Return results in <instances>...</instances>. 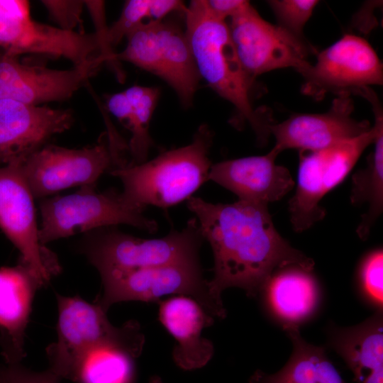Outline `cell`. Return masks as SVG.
<instances>
[{
    "label": "cell",
    "mask_w": 383,
    "mask_h": 383,
    "mask_svg": "<svg viewBox=\"0 0 383 383\" xmlns=\"http://www.w3.org/2000/svg\"><path fill=\"white\" fill-rule=\"evenodd\" d=\"M187 202L213 251V276L209 285L217 298L221 299L222 292L229 287L255 296L270 277L284 267L312 272L313 260L279 233L267 206L240 200L213 204L194 196Z\"/></svg>",
    "instance_id": "6da1fadb"
},
{
    "label": "cell",
    "mask_w": 383,
    "mask_h": 383,
    "mask_svg": "<svg viewBox=\"0 0 383 383\" xmlns=\"http://www.w3.org/2000/svg\"><path fill=\"white\" fill-rule=\"evenodd\" d=\"M185 34L199 74L237 112V128L248 123L262 145L270 137L273 123L264 111L254 108V79L244 70L233 43L227 21L215 17L206 0H194L184 11Z\"/></svg>",
    "instance_id": "7a4b0ae2"
},
{
    "label": "cell",
    "mask_w": 383,
    "mask_h": 383,
    "mask_svg": "<svg viewBox=\"0 0 383 383\" xmlns=\"http://www.w3.org/2000/svg\"><path fill=\"white\" fill-rule=\"evenodd\" d=\"M213 138L209 126L202 124L189 144L111 171L123 184V199L143 211L148 206L165 209L190 198L209 180Z\"/></svg>",
    "instance_id": "3957f363"
},
{
    "label": "cell",
    "mask_w": 383,
    "mask_h": 383,
    "mask_svg": "<svg viewBox=\"0 0 383 383\" xmlns=\"http://www.w3.org/2000/svg\"><path fill=\"white\" fill-rule=\"evenodd\" d=\"M58 321L57 340L46 348L50 370L60 379H70L81 356L90 348L102 343H113L140 355L145 336L139 323L129 321L120 327L113 326L106 311L97 304H90L78 296L57 294Z\"/></svg>",
    "instance_id": "277c9868"
},
{
    "label": "cell",
    "mask_w": 383,
    "mask_h": 383,
    "mask_svg": "<svg viewBox=\"0 0 383 383\" xmlns=\"http://www.w3.org/2000/svg\"><path fill=\"white\" fill-rule=\"evenodd\" d=\"M103 293L96 301L106 312L125 301H160L166 295L186 296L196 300L213 318H223L222 299L212 293L199 260L133 270L99 272Z\"/></svg>",
    "instance_id": "5b68a950"
},
{
    "label": "cell",
    "mask_w": 383,
    "mask_h": 383,
    "mask_svg": "<svg viewBox=\"0 0 383 383\" xmlns=\"http://www.w3.org/2000/svg\"><path fill=\"white\" fill-rule=\"evenodd\" d=\"M92 233L83 252L99 272L133 270L199 260L204 240L196 218L182 230L155 239H143L111 227Z\"/></svg>",
    "instance_id": "8992f818"
},
{
    "label": "cell",
    "mask_w": 383,
    "mask_h": 383,
    "mask_svg": "<svg viewBox=\"0 0 383 383\" xmlns=\"http://www.w3.org/2000/svg\"><path fill=\"white\" fill-rule=\"evenodd\" d=\"M43 245L78 232L126 224L155 233L157 223L128 204L121 194L111 189L97 192L83 187L74 194L46 199L40 204Z\"/></svg>",
    "instance_id": "52a82bcc"
},
{
    "label": "cell",
    "mask_w": 383,
    "mask_h": 383,
    "mask_svg": "<svg viewBox=\"0 0 383 383\" xmlns=\"http://www.w3.org/2000/svg\"><path fill=\"white\" fill-rule=\"evenodd\" d=\"M118 61L129 62L163 79L185 107L192 105L200 77L185 32L167 21H148L126 37Z\"/></svg>",
    "instance_id": "ba28073f"
},
{
    "label": "cell",
    "mask_w": 383,
    "mask_h": 383,
    "mask_svg": "<svg viewBox=\"0 0 383 383\" xmlns=\"http://www.w3.org/2000/svg\"><path fill=\"white\" fill-rule=\"evenodd\" d=\"M125 154L106 132L91 147L44 145L26 159L21 169L33 197H44L74 186L94 187L106 171L128 164Z\"/></svg>",
    "instance_id": "9c48e42d"
},
{
    "label": "cell",
    "mask_w": 383,
    "mask_h": 383,
    "mask_svg": "<svg viewBox=\"0 0 383 383\" xmlns=\"http://www.w3.org/2000/svg\"><path fill=\"white\" fill-rule=\"evenodd\" d=\"M375 135L373 126L353 139L321 150H299L296 192L289 201L294 231H304L324 218L326 211L320 201L349 174Z\"/></svg>",
    "instance_id": "30bf717a"
},
{
    "label": "cell",
    "mask_w": 383,
    "mask_h": 383,
    "mask_svg": "<svg viewBox=\"0 0 383 383\" xmlns=\"http://www.w3.org/2000/svg\"><path fill=\"white\" fill-rule=\"evenodd\" d=\"M21 165L14 162L0 166V228L18 250L20 265L41 288L60 272V266L40 240L33 196Z\"/></svg>",
    "instance_id": "8fae6325"
},
{
    "label": "cell",
    "mask_w": 383,
    "mask_h": 383,
    "mask_svg": "<svg viewBox=\"0 0 383 383\" xmlns=\"http://www.w3.org/2000/svg\"><path fill=\"white\" fill-rule=\"evenodd\" d=\"M227 23L240 61L252 79L287 67L301 74L309 65V48L303 38L264 19L249 1Z\"/></svg>",
    "instance_id": "7c38bea8"
},
{
    "label": "cell",
    "mask_w": 383,
    "mask_h": 383,
    "mask_svg": "<svg viewBox=\"0 0 383 383\" xmlns=\"http://www.w3.org/2000/svg\"><path fill=\"white\" fill-rule=\"evenodd\" d=\"M303 91L318 99L326 93L356 94L383 82V67L371 45L364 38L345 34L320 52L314 64L301 74Z\"/></svg>",
    "instance_id": "4fadbf2b"
},
{
    "label": "cell",
    "mask_w": 383,
    "mask_h": 383,
    "mask_svg": "<svg viewBox=\"0 0 383 383\" xmlns=\"http://www.w3.org/2000/svg\"><path fill=\"white\" fill-rule=\"evenodd\" d=\"M106 63L101 54L70 70L21 63L17 57L0 55V99L38 105L70 98Z\"/></svg>",
    "instance_id": "5bb4252c"
},
{
    "label": "cell",
    "mask_w": 383,
    "mask_h": 383,
    "mask_svg": "<svg viewBox=\"0 0 383 383\" xmlns=\"http://www.w3.org/2000/svg\"><path fill=\"white\" fill-rule=\"evenodd\" d=\"M353 111L351 94L341 93L326 112L294 114L281 123H273L270 127L275 138L272 149L278 153L291 148L317 150L368 132L372 128L370 122L354 118Z\"/></svg>",
    "instance_id": "9a60e30c"
},
{
    "label": "cell",
    "mask_w": 383,
    "mask_h": 383,
    "mask_svg": "<svg viewBox=\"0 0 383 383\" xmlns=\"http://www.w3.org/2000/svg\"><path fill=\"white\" fill-rule=\"evenodd\" d=\"M70 109L0 99V165L23 162L52 135L70 128Z\"/></svg>",
    "instance_id": "2e32d148"
},
{
    "label": "cell",
    "mask_w": 383,
    "mask_h": 383,
    "mask_svg": "<svg viewBox=\"0 0 383 383\" xmlns=\"http://www.w3.org/2000/svg\"><path fill=\"white\" fill-rule=\"evenodd\" d=\"M278 153L225 160L211 165V180L238 196V200L267 206L289 193L294 181L289 170L277 165Z\"/></svg>",
    "instance_id": "e0dca14e"
},
{
    "label": "cell",
    "mask_w": 383,
    "mask_h": 383,
    "mask_svg": "<svg viewBox=\"0 0 383 383\" xmlns=\"http://www.w3.org/2000/svg\"><path fill=\"white\" fill-rule=\"evenodd\" d=\"M158 318L177 340L172 357L179 367L192 370L209 362L214 347L201 334L205 328L213 323V318L196 300L186 296H173L160 301Z\"/></svg>",
    "instance_id": "ac0fdd59"
},
{
    "label": "cell",
    "mask_w": 383,
    "mask_h": 383,
    "mask_svg": "<svg viewBox=\"0 0 383 383\" xmlns=\"http://www.w3.org/2000/svg\"><path fill=\"white\" fill-rule=\"evenodd\" d=\"M38 289L21 265L0 268V346L6 364L25 357V333Z\"/></svg>",
    "instance_id": "d6986e66"
},
{
    "label": "cell",
    "mask_w": 383,
    "mask_h": 383,
    "mask_svg": "<svg viewBox=\"0 0 383 383\" xmlns=\"http://www.w3.org/2000/svg\"><path fill=\"white\" fill-rule=\"evenodd\" d=\"M260 292L272 313L283 328L298 326L316 311L319 301V287L311 272L297 266L276 270Z\"/></svg>",
    "instance_id": "ffe728a7"
},
{
    "label": "cell",
    "mask_w": 383,
    "mask_h": 383,
    "mask_svg": "<svg viewBox=\"0 0 383 383\" xmlns=\"http://www.w3.org/2000/svg\"><path fill=\"white\" fill-rule=\"evenodd\" d=\"M379 311L365 322L346 328L334 329L331 346L362 383L370 374L383 372V323Z\"/></svg>",
    "instance_id": "44dd1931"
},
{
    "label": "cell",
    "mask_w": 383,
    "mask_h": 383,
    "mask_svg": "<svg viewBox=\"0 0 383 383\" xmlns=\"http://www.w3.org/2000/svg\"><path fill=\"white\" fill-rule=\"evenodd\" d=\"M284 329L293 343L289 361L272 374L257 370L250 377L249 383H345L323 347L304 340L298 326Z\"/></svg>",
    "instance_id": "7402d4cb"
},
{
    "label": "cell",
    "mask_w": 383,
    "mask_h": 383,
    "mask_svg": "<svg viewBox=\"0 0 383 383\" xmlns=\"http://www.w3.org/2000/svg\"><path fill=\"white\" fill-rule=\"evenodd\" d=\"M374 114L376 135L372 152L365 168L355 172L352 177L350 201L353 205L367 204L362 216L357 233L362 240L368 238L372 227L383 210V116L379 103L372 105Z\"/></svg>",
    "instance_id": "603a6c76"
},
{
    "label": "cell",
    "mask_w": 383,
    "mask_h": 383,
    "mask_svg": "<svg viewBox=\"0 0 383 383\" xmlns=\"http://www.w3.org/2000/svg\"><path fill=\"white\" fill-rule=\"evenodd\" d=\"M136 357L113 343L97 345L75 364L70 380L75 383H134Z\"/></svg>",
    "instance_id": "cb8c5ba5"
},
{
    "label": "cell",
    "mask_w": 383,
    "mask_h": 383,
    "mask_svg": "<svg viewBox=\"0 0 383 383\" xmlns=\"http://www.w3.org/2000/svg\"><path fill=\"white\" fill-rule=\"evenodd\" d=\"M124 92L132 106L126 126L131 133L128 144V152L131 158L128 165H138L146 161L153 145L149 127L160 92L157 87L139 85L128 87Z\"/></svg>",
    "instance_id": "d4e9b609"
},
{
    "label": "cell",
    "mask_w": 383,
    "mask_h": 383,
    "mask_svg": "<svg viewBox=\"0 0 383 383\" xmlns=\"http://www.w3.org/2000/svg\"><path fill=\"white\" fill-rule=\"evenodd\" d=\"M318 2L317 0L267 1L277 25L299 38H303V29Z\"/></svg>",
    "instance_id": "484cf974"
},
{
    "label": "cell",
    "mask_w": 383,
    "mask_h": 383,
    "mask_svg": "<svg viewBox=\"0 0 383 383\" xmlns=\"http://www.w3.org/2000/svg\"><path fill=\"white\" fill-rule=\"evenodd\" d=\"M152 6V0L126 1L118 20L108 28L109 45L113 49L130 32L145 23V20L154 21Z\"/></svg>",
    "instance_id": "4316f807"
},
{
    "label": "cell",
    "mask_w": 383,
    "mask_h": 383,
    "mask_svg": "<svg viewBox=\"0 0 383 383\" xmlns=\"http://www.w3.org/2000/svg\"><path fill=\"white\" fill-rule=\"evenodd\" d=\"M383 252L379 248L370 252L359 268V280L363 292L379 308L383 303Z\"/></svg>",
    "instance_id": "83f0119b"
},
{
    "label": "cell",
    "mask_w": 383,
    "mask_h": 383,
    "mask_svg": "<svg viewBox=\"0 0 383 383\" xmlns=\"http://www.w3.org/2000/svg\"><path fill=\"white\" fill-rule=\"evenodd\" d=\"M43 5L50 16L59 25V28L74 31L82 24V14L84 1L79 0H43Z\"/></svg>",
    "instance_id": "f1b7e54d"
},
{
    "label": "cell",
    "mask_w": 383,
    "mask_h": 383,
    "mask_svg": "<svg viewBox=\"0 0 383 383\" xmlns=\"http://www.w3.org/2000/svg\"><path fill=\"white\" fill-rule=\"evenodd\" d=\"M84 4L89 9L96 27V31L95 33L99 40L100 54L105 57L106 63L111 66L116 73L118 79L121 81L124 78V75L119 66V62L116 59V53L113 51L107 42L109 27L106 24L104 2L103 1H84Z\"/></svg>",
    "instance_id": "f546056e"
},
{
    "label": "cell",
    "mask_w": 383,
    "mask_h": 383,
    "mask_svg": "<svg viewBox=\"0 0 383 383\" xmlns=\"http://www.w3.org/2000/svg\"><path fill=\"white\" fill-rule=\"evenodd\" d=\"M60 379L50 370L35 372L20 363L0 366V383H60Z\"/></svg>",
    "instance_id": "4dcf8cb0"
},
{
    "label": "cell",
    "mask_w": 383,
    "mask_h": 383,
    "mask_svg": "<svg viewBox=\"0 0 383 383\" xmlns=\"http://www.w3.org/2000/svg\"><path fill=\"white\" fill-rule=\"evenodd\" d=\"M106 108L121 123L127 126L132 106L124 91L109 95L106 98Z\"/></svg>",
    "instance_id": "1f68e13d"
},
{
    "label": "cell",
    "mask_w": 383,
    "mask_h": 383,
    "mask_svg": "<svg viewBox=\"0 0 383 383\" xmlns=\"http://www.w3.org/2000/svg\"><path fill=\"white\" fill-rule=\"evenodd\" d=\"M244 0H206L207 7L216 18L227 21L247 4Z\"/></svg>",
    "instance_id": "d6a6232c"
},
{
    "label": "cell",
    "mask_w": 383,
    "mask_h": 383,
    "mask_svg": "<svg viewBox=\"0 0 383 383\" xmlns=\"http://www.w3.org/2000/svg\"><path fill=\"white\" fill-rule=\"evenodd\" d=\"M150 383H162V382L158 376L155 375L150 378Z\"/></svg>",
    "instance_id": "836d02e7"
}]
</instances>
